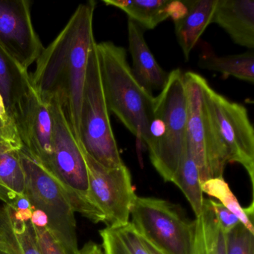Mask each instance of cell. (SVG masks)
<instances>
[{"label": "cell", "mask_w": 254, "mask_h": 254, "mask_svg": "<svg viewBox=\"0 0 254 254\" xmlns=\"http://www.w3.org/2000/svg\"><path fill=\"white\" fill-rule=\"evenodd\" d=\"M0 251L8 254H42L30 221L14 216L11 206L0 205Z\"/></svg>", "instance_id": "obj_16"}, {"label": "cell", "mask_w": 254, "mask_h": 254, "mask_svg": "<svg viewBox=\"0 0 254 254\" xmlns=\"http://www.w3.org/2000/svg\"><path fill=\"white\" fill-rule=\"evenodd\" d=\"M218 0H186L187 11L175 22V34L186 61L211 24Z\"/></svg>", "instance_id": "obj_15"}, {"label": "cell", "mask_w": 254, "mask_h": 254, "mask_svg": "<svg viewBox=\"0 0 254 254\" xmlns=\"http://www.w3.org/2000/svg\"><path fill=\"white\" fill-rule=\"evenodd\" d=\"M32 226L41 254H66L47 227H38L33 224Z\"/></svg>", "instance_id": "obj_26"}, {"label": "cell", "mask_w": 254, "mask_h": 254, "mask_svg": "<svg viewBox=\"0 0 254 254\" xmlns=\"http://www.w3.org/2000/svg\"><path fill=\"white\" fill-rule=\"evenodd\" d=\"M96 2L80 4L56 39L44 48L31 81L45 102L61 105L80 142V115L89 55L96 43L93 16ZM81 143V142H80Z\"/></svg>", "instance_id": "obj_1"}, {"label": "cell", "mask_w": 254, "mask_h": 254, "mask_svg": "<svg viewBox=\"0 0 254 254\" xmlns=\"http://www.w3.org/2000/svg\"><path fill=\"white\" fill-rule=\"evenodd\" d=\"M187 11L186 1H172L170 0L167 7V12L169 17L173 20L174 23L182 18Z\"/></svg>", "instance_id": "obj_29"}, {"label": "cell", "mask_w": 254, "mask_h": 254, "mask_svg": "<svg viewBox=\"0 0 254 254\" xmlns=\"http://www.w3.org/2000/svg\"><path fill=\"white\" fill-rule=\"evenodd\" d=\"M187 101L184 73L169 72L160 94L154 97L145 148L150 160L166 182H171L187 143Z\"/></svg>", "instance_id": "obj_3"}, {"label": "cell", "mask_w": 254, "mask_h": 254, "mask_svg": "<svg viewBox=\"0 0 254 254\" xmlns=\"http://www.w3.org/2000/svg\"><path fill=\"white\" fill-rule=\"evenodd\" d=\"M78 254H105V252L100 245L93 242H89L79 250Z\"/></svg>", "instance_id": "obj_31"}, {"label": "cell", "mask_w": 254, "mask_h": 254, "mask_svg": "<svg viewBox=\"0 0 254 254\" xmlns=\"http://www.w3.org/2000/svg\"><path fill=\"white\" fill-rule=\"evenodd\" d=\"M145 30L133 20L127 21L129 51L132 58V72L138 82L148 92L164 87L169 73L160 66L144 38Z\"/></svg>", "instance_id": "obj_13"}, {"label": "cell", "mask_w": 254, "mask_h": 254, "mask_svg": "<svg viewBox=\"0 0 254 254\" xmlns=\"http://www.w3.org/2000/svg\"><path fill=\"white\" fill-rule=\"evenodd\" d=\"M211 23L222 28L235 44L254 48L253 0H218Z\"/></svg>", "instance_id": "obj_14"}, {"label": "cell", "mask_w": 254, "mask_h": 254, "mask_svg": "<svg viewBox=\"0 0 254 254\" xmlns=\"http://www.w3.org/2000/svg\"><path fill=\"white\" fill-rule=\"evenodd\" d=\"M195 223L192 254H226V233L215 216L210 199H203Z\"/></svg>", "instance_id": "obj_20"}, {"label": "cell", "mask_w": 254, "mask_h": 254, "mask_svg": "<svg viewBox=\"0 0 254 254\" xmlns=\"http://www.w3.org/2000/svg\"><path fill=\"white\" fill-rule=\"evenodd\" d=\"M140 237L141 241H142V244H143L144 246H145V249L148 251V254H164L161 252V251H159L157 248H156L152 244L150 243L148 240L144 239L142 236H139Z\"/></svg>", "instance_id": "obj_33"}, {"label": "cell", "mask_w": 254, "mask_h": 254, "mask_svg": "<svg viewBox=\"0 0 254 254\" xmlns=\"http://www.w3.org/2000/svg\"><path fill=\"white\" fill-rule=\"evenodd\" d=\"M171 182L179 187L190 202L196 217L198 216L201 212L204 198L198 169L193 160L187 142Z\"/></svg>", "instance_id": "obj_22"}, {"label": "cell", "mask_w": 254, "mask_h": 254, "mask_svg": "<svg viewBox=\"0 0 254 254\" xmlns=\"http://www.w3.org/2000/svg\"><path fill=\"white\" fill-rule=\"evenodd\" d=\"M31 223L38 227H47L48 226V218L43 211L35 209L32 213Z\"/></svg>", "instance_id": "obj_30"}, {"label": "cell", "mask_w": 254, "mask_h": 254, "mask_svg": "<svg viewBox=\"0 0 254 254\" xmlns=\"http://www.w3.org/2000/svg\"><path fill=\"white\" fill-rule=\"evenodd\" d=\"M0 118H2L5 121L14 122L7 112L6 107L1 94H0Z\"/></svg>", "instance_id": "obj_32"}, {"label": "cell", "mask_w": 254, "mask_h": 254, "mask_svg": "<svg viewBox=\"0 0 254 254\" xmlns=\"http://www.w3.org/2000/svg\"><path fill=\"white\" fill-rule=\"evenodd\" d=\"M31 85L28 71L23 70L0 46V94L13 120L16 108Z\"/></svg>", "instance_id": "obj_18"}, {"label": "cell", "mask_w": 254, "mask_h": 254, "mask_svg": "<svg viewBox=\"0 0 254 254\" xmlns=\"http://www.w3.org/2000/svg\"><path fill=\"white\" fill-rule=\"evenodd\" d=\"M187 101V142L198 169L200 183L223 178L228 163L203 102L202 79L192 72L184 73Z\"/></svg>", "instance_id": "obj_8"}, {"label": "cell", "mask_w": 254, "mask_h": 254, "mask_svg": "<svg viewBox=\"0 0 254 254\" xmlns=\"http://www.w3.org/2000/svg\"><path fill=\"white\" fill-rule=\"evenodd\" d=\"M170 0H104L109 6L122 10L144 30H152L169 18L167 7Z\"/></svg>", "instance_id": "obj_21"}, {"label": "cell", "mask_w": 254, "mask_h": 254, "mask_svg": "<svg viewBox=\"0 0 254 254\" xmlns=\"http://www.w3.org/2000/svg\"><path fill=\"white\" fill-rule=\"evenodd\" d=\"M226 254H254V234L241 222L226 233Z\"/></svg>", "instance_id": "obj_25"}, {"label": "cell", "mask_w": 254, "mask_h": 254, "mask_svg": "<svg viewBox=\"0 0 254 254\" xmlns=\"http://www.w3.org/2000/svg\"><path fill=\"white\" fill-rule=\"evenodd\" d=\"M102 86L96 42L89 55L80 115V142L84 151L107 168L125 163L113 132Z\"/></svg>", "instance_id": "obj_5"}, {"label": "cell", "mask_w": 254, "mask_h": 254, "mask_svg": "<svg viewBox=\"0 0 254 254\" xmlns=\"http://www.w3.org/2000/svg\"><path fill=\"white\" fill-rule=\"evenodd\" d=\"M198 66L201 69L219 72L224 78L233 76L254 84V54L253 52L233 56H218L211 47L203 44Z\"/></svg>", "instance_id": "obj_19"}, {"label": "cell", "mask_w": 254, "mask_h": 254, "mask_svg": "<svg viewBox=\"0 0 254 254\" xmlns=\"http://www.w3.org/2000/svg\"><path fill=\"white\" fill-rule=\"evenodd\" d=\"M0 254H8L6 253L3 252V251H0Z\"/></svg>", "instance_id": "obj_34"}, {"label": "cell", "mask_w": 254, "mask_h": 254, "mask_svg": "<svg viewBox=\"0 0 254 254\" xmlns=\"http://www.w3.org/2000/svg\"><path fill=\"white\" fill-rule=\"evenodd\" d=\"M20 160L26 176L25 194L35 209L48 218V229L66 254H78L75 210L56 178L23 148Z\"/></svg>", "instance_id": "obj_6"}, {"label": "cell", "mask_w": 254, "mask_h": 254, "mask_svg": "<svg viewBox=\"0 0 254 254\" xmlns=\"http://www.w3.org/2000/svg\"><path fill=\"white\" fill-rule=\"evenodd\" d=\"M203 102L228 163H238L254 182V130L244 105L217 93L202 79Z\"/></svg>", "instance_id": "obj_9"}, {"label": "cell", "mask_w": 254, "mask_h": 254, "mask_svg": "<svg viewBox=\"0 0 254 254\" xmlns=\"http://www.w3.org/2000/svg\"><path fill=\"white\" fill-rule=\"evenodd\" d=\"M0 143L8 144L17 149L23 148L14 122L5 121L0 118Z\"/></svg>", "instance_id": "obj_28"}, {"label": "cell", "mask_w": 254, "mask_h": 254, "mask_svg": "<svg viewBox=\"0 0 254 254\" xmlns=\"http://www.w3.org/2000/svg\"><path fill=\"white\" fill-rule=\"evenodd\" d=\"M20 150L0 143V200L12 207L17 199L25 196L26 176Z\"/></svg>", "instance_id": "obj_17"}, {"label": "cell", "mask_w": 254, "mask_h": 254, "mask_svg": "<svg viewBox=\"0 0 254 254\" xmlns=\"http://www.w3.org/2000/svg\"><path fill=\"white\" fill-rule=\"evenodd\" d=\"M105 100L109 112L145 148L154 97L135 78L126 49L111 41L96 43Z\"/></svg>", "instance_id": "obj_2"}, {"label": "cell", "mask_w": 254, "mask_h": 254, "mask_svg": "<svg viewBox=\"0 0 254 254\" xmlns=\"http://www.w3.org/2000/svg\"><path fill=\"white\" fill-rule=\"evenodd\" d=\"M83 154L88 172L90 193L93 203L105 216L107 227H117L130 222L132 206L136 195L131 175L126 165L107 168L89 155Z\"/></svg>", "instance_id": "obj_10"}, {"label": "cell", "mask_w": 254, "mask_h": 254, "mask_svg": "<svg viewBox=\"0 0 254 254\" xmlns=\"http://www.w3.org/2000/svg\"><path fill=\"white\" fill-rule=\"evenodd\" d=\"M14 120L23 149L48 170L53 118L50 105L41 99L32 84L16 108Z\"/></svg>", "instance_id": "obj_12"}, {"label": "cell", "mask_w": 254, "mask_h": 254, "mask_svg": "<svg viewBox=\"0 0 254 254\" xmlns=\"http://www.w3.org/2000/svg\"><path fill=\"white\" fill-rule=\"evenodd\" d=\"M201 189L203 192L221 201L220 203L235 214L240 222L254 234V220L248 216L245 208L240 206L224 178H210L201 184Z\"/></svg>", "instance_id": "obj_24"}, {"label": "cell", "mask_w": 254, "mask_h": 254, "mask_svg": "<svg viewBox=\"0 0 254 254\" xmlns=\"http://www.w3.org/2000/svg\"><path fill=\"white\" fill-rule=\"evenodd\" d=\"M105 254H149L131 223L100 230Z\"/></svg>", "instance_id": "obj_23"}, {"label": "cell", "mask_w": 254, "mask_h": 254, "mask_svg": "<svg viewBox=\"0 0 254 254\" xmlns=\"http://www.w3.org/2000/svg\"><path fill=\"white\" fill-rule=\"evenodd\" d=\"M47 103L53 118L51 162L48 171L59 181L75 212L95 224L105 223V216L90 196L82 145L75 138L61 105L55 100Z\"/></svg>", "instance_id": "obj_4"}, {"label": "cell", "mask_w": 254, "mask_h": 254, "mask_svg": "<svg viewBox=\"0 0 254 254\" xmlns=\"http://www.w3.org/2000/svg\"><path fill=\"white\" fill-rule=\"evenodd\" d=\"M0 46L25 71L39 59L44 47L34 28L29 1L0 0Z\"/></svg>", "instance_id": "obj_11"}, {"label": "cell", "mask_w": 254, "mask_h": 254, "mask_svg": "<svg viewBox=\"0 0 254 254\" xmlns=\"http://www.w3.org/2000/svg\"><path fill=\"white\" fill-rule=\"evenodd\" d=\"M130 215L138 234L163 254H192L195 220L182 218L167 200L136 196Z\"/></svg>", "instance_id": "obj_7"}, {"label": "cell", "mask_w": 254, "mask_h": 254, "mask_svg": "<svg viewBox=\"0 0 254 254\" xmlns=\"http://www.w3.org/2000/svg\"><path fill=\"white\" fill-rule=\"evenodd\" d=\"M210 202L215 212V216L224 233H228L240 222L237 216L230 212L225 206H223L221 203H217L211 199Z\"/></svg>", "instance_id": "obj_27"}]
</instances>
